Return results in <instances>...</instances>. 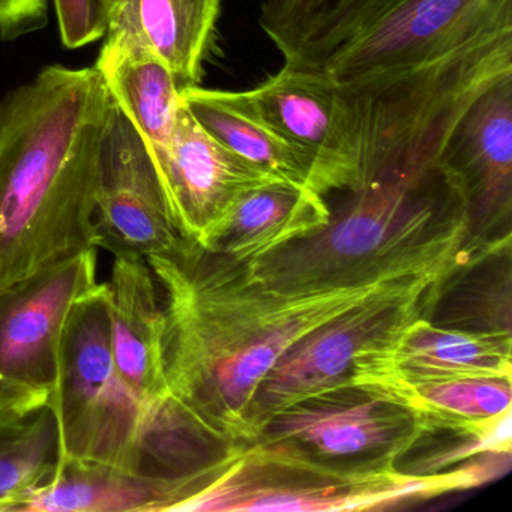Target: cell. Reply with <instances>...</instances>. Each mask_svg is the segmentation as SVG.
<instances>
[{
    "instance_id": "obj_18",
    "label": "cell",
    "mask_w": 512,
    "mask_h": 512,
    "mask_svg": "<svg viewBox=\"0 0 512 512\" xmlns=\"http://www.w3.org/2000/svg\"><path fill=\"white\" fill-rule=\"evenodd\" d=\"M116 106L134 125L152 160L166 151L182 98L167 65L142 47L104 40L97 64Z\"/></svg>"
},
{
    "instance_id": "obj_25",
    "label": "cell",
    "mask_w": 512,
    "mask_h": 512,
    "mask_svg": "<svg viewBox=\"0 0 512 512\" xmlns=\"http://www.w3.org/2000/svg\"><path fill=\"white\" fill-rule=\"evenodd\" d=\"M49 0H0V41L16 40L43 28Z\"/></svg>"
},
{
    "instance_id": "obj_7",
    "label": "cell",
    "mask_w": 512,
    "mask_h": 512,
    "mask_svg": "<svg viewBox=\"0 0 512 512\" xmlns=\"http://www.w3.org/2000/svg\"><path fill=\"white\" fill-rule=\"evenodd\" d=\"M425 433L424 421L385 392L341 383L281 410L253 440L334 466L379 469L395 467Z\"/></svg>"
},
{
    "instance_id": "obj_23",
    "label": "cell",
    "mask_w": 512,
    "mask_h": 512,
    "mask_svg": "<svg viewBox=\"0 0 512 512\" xmlns=\"http://www.w3.org/2000/svg\"><path fill=\"white\" fill-rule=\"evenodd\" d=\"M181 98L200 127L224 148L268 175L310 187L311 170L305 158L271 131L218 103L200 86L182 92Z\"/></svg>"
},
{
    "instance_id": "obj_8",
    "label": "cell",
    "mask_w": 512,
    "mask_h": 512,
    "mask_svg": "<svg viewBox=\"0 0 512 512\" xmlns=\"http://www.w3.org/2000/svg\"><path fill=\"white\" fill-rule=\"evenodd\" d=\"M512 34V0H397L323 65L337 83L406 70Z\"/></svg>"
},
{
    "instance_id": "obj_20",
    "label": "cell",
    "mask_w": 512,
    "mask_h": 512,
    "mask_svg": "<svg viewBox=\"0 0 512 512\" xmlns=\"http://www.w3.org/2000/svg\"><path fill=\"white\" fill-rule=\"evenodd\" d=\"M395 0H265L259 25L289 61L325 64Z\"/></svg>"
},
{
    "instance_id": "obj_22",
    "label": "cell",
    "mask_w": 512,
    "mask_h": 512,
    "mask_svg": "<svg viewBox=\"0 0 512 512\" xmlns=\"http://www.w3.org/2000/svg\"><path fill=\"white\" fill-rule=\"evenodd\" d=\"M58 464V425L52 407L0 412V512H20L26 500L53 478Z\"/></svg>"
},
{
    "instance_id": "obj_21",
    "label": "cell",
    "mask_w": 512,
    "mask_h": 512,
    "mask_svg": "<svg viewBox=\"0 0 512 512\" xmlns=\"http://www.w3.org/2000/svg\"><path fill=\"white\" fill-rule=\"evenodd\" d=\"M377 391L409 407L424 421L427 433L484 430L511 413L512 377L437 380Z\"/></svg>"
},
{
    "instance_id": "obj_4",
    "label": "cell",
    "mask_w": 512,
    "mask_h": 512,
    "mask_svg": "<svg viewBox=\"0 0 512 512\" xmlns=\"http://www.w3.org/2000/svg\"><path fill=\"white\" fill-rule=\"evenodd\" d=\"M509 461V455L487 454L413 475L394 466H334L260 440L230 443L212 461L208 484L179 511H383L479 487Z\"/></svg>"
},
{
    "instance_id": "obj_11",
    "label": "cell",
    "mask_w": 512,
    "mask_h": 512,
    "mask_svg": "<svg viewBox=\"0 0 512 512\" xmlns=\"http://www.w3.org/2000/svg\"><path fill=\"white\" fill-rule=\"evenodd\" d=\"M442 158L466 191V257L511 238L512 73L476 98L452 131Z\"/></svg>"
},
{
    "instance_id": "obj_17",
    "label": "cell",
    "mask_w": 512,
    "mask_h": 512,
    "mask_svg": "<svg viewBox=\"0 0 512 512\" xmlns=\"http://www.w3.org/2000/svg\"><path fill=\"white\" fill-rule=\"evenodd\" d=\"M220 10L221 0H107L104 40L154 53L182 94L202 80Z\"/></svg>"
},
{
    "instance_id": "obj_3",
    "label": "cell",
    "mask_w": 512,
    "mask_h": 512,
    "mask_svg": "<svg viewBox=\"0 0 512 512\" xmlns=\"http://www.w3.org/2000/svg\"><path fill=\"white\" fill-rule=\"evenodd\" d=\"M50 407L58 425L59 464L175 476L205 461L191 437L158 418L122 380L113 358L107 283L95 284L71 308Z\"/></svg>"
},
{
    "instance_id": "obj_14",
    "label": "cell",
    "mask_w": 512,
    "mask_h": 512,
    "mask_svg": "<svg viewBox=\"0 0 512 512\" xmlns=\"http://www.w3.org/2000/svg\"><path fill=\"white\" fill-rule=\"evenodd\" d=\"M107 286L116 368L134 395L173 427L167 413L170 397L164 374L163 305L148 260L137 254H115Z\"/></svg>"
},
{
    "instance_id": "obj_13",
    "label": "cell",
    "mask_w": 512,
    "mask_h": 512,
    "mask_svg": "<svg viewBox=\"0 0 512 512\" xmlns=\"http://www.w3.org/2000/svg\"><path fill=\"white\" fill-rule=\"evenodd\" d=\"M466 377H512V335L443 328L419 317L365 349L349 383L382 389Z\"/></svg>"
},
{
    "instance_id": "obj_5",
    "label": "cell",
    "mask_w": 512,
    "mask_h": 512,
    "mask_svg": "<svg viewBox=\"0 0 512 512\" xmlns=\"http://www.w3.org/2000/svg\"><path fill=\"white\" fill-rule=\"evenodd\" d=\"M449 274V272H448ZM446 274L401 278L388 289L344 311L290 347L260 383L247 415V442L277 413L310 395L349 383L353 365L368 347L427 317L434 289Z\"/></svg>"
},
{
    "instance_id": "obj_9",
    "label": "cell",
    "mask_w": 512,
    "mask_h": 512,
    "mask_svg": "<svg viewBox=\"0 0 512 512\" xmlns=\"http://www.w3.org/2000/svg\"><path fill=\"white\" fill-rule=\"evenodd\" d=\"M223 106L253 119L292 146L311 170L310 187L323 197L355 181L349 107L341 86L322 73L283 67L250 91H212Z\"/></svg>"
},
{
    "instance_id": "obj_2",
    "label": "cell",
    "mask_w": 512,
    "mask_h": 512,
    "mask_svg": "<svg viewBox=\"0 0 512 512\" xmlns=\"http://www.w3.org/2000/svg\"><path fill=\"white\" fill-rule=\"evenodd\" d=\"M112 107L95 67L52 65L0 98V287L97 248Z\"/></svg>"
},
{
    "instance_id": "obj_1",
    "label": "cell",
    "mask_w": 512,
    "mask_h": 512,
    "mask_svg": "<svg viewBox=\"0 0 512 512\" xmlns=\"http://www.w3.org/2000/svg\"><path fill=\"white\" fill-rule=\"evenodd\" d=\"M146 260L163 295L169 409L223 448L247 442L251 401L290 347L401 280L286 292L248 280L235 263L185 239Z\"/></svg>"
},
{
    "instance_id": "obj_10",
    "label": "cell",
    "mask_w": 512,
    "mask_h": 512,
    "mask_svg": "<svg viewBox=\"0 0 512 512\" xmlns=\"http://www.w3.org/2000/svg\"><path fill=\"white\" fill-rule=\"evenodd\" d=\"M95 247L148 257L176 250L178 235L139 131L113 101L101 142Z\"/></svg>"
},
{
    "instance_id": "obj_12",
    "label": "cell",
    "mask_w": 512,
    "mask_h": 512,
    "mask_svg": "<svg viewBox=\"0 0 512 512\" xmlns=\"http://www.w3.org/2000/svg\"><path fill=\"white\" fill-rule=\"evenodd\" d=\"M152 161L176 232L194 245L205 241L239 197L278 179L209 136L184 101L166 151Z\"/></svg>"
},
{
    "instance_id": "obj_15",
    "label": "cell",
    "mask_w": 512,
    "mask_h": 512,
    "mask_svg": "<svg viewBox=\"0 0 512 512\" xmlns=\"http://www.w3.org/2000/svg\"><path fill=\"white\" fill-rule=\"evenodd\" d=\"M211 461L175 476L74 461L62 463L53 478L26 500L20 512L179 511L208 484Z\"/></svg>"
},
{
    "instance_id": "obj_6",
    "label": "cell",
    "mask_w": 512,
    "mask_h": 512,
    "mask_svg": "<svg viewBox=\"0 0 512 512\" xmlns=\"http://www.w3.org/2000/svg\"><path fill=\"white\" fill-rule=\"evenodd\" d=\"M97 248L0 287V412L50 406L74 302L97 284Z\"/></svg>"
},
{
    "instance_id": "obj_19",
    "label": "cell",
    "mask_w": 512,
    "mask_h": 512,
    "mask_svg": "<svg viewBox=\"0 0 512 512\" xmlns=\"http://www.w3.org/2000/svg\"><path fill=\"white\" fill-rule=\"evenodd\" d=\"M427 319L443 328L511 335V239L457 263L437 283Z\"/></svg>"
},
{
    "instance_id": "obj_16",
    "label": "cell",
    "mask_w": 512,
    "mask_h": 512,
    "mask_svg": "<svg viewBox=\"0 0 512 512\" xmlns=\"http://www.w3.org/2000/svg\"><path fill=\"white\" fill-rule=\"evenodd\" d=\"M329 217L331 206L322 194L277 179L239 197L197 247L245 263L319 232Z\"/></svg>"
},
{
    "instance_id": "obj_24",
    "label": "cell",
    "mask_w": 512,
    "mask_h": 512,
    "mask_svg": "<svg viewBox=\"0 0 512 512\" xmlns=\"http://www.w3.org/2000/svg\"><path fill=\"white\" fill-rule=\"evenodd\" d=\"M59 34L67 49L103 40L107 31V0H53Z\"/></svg>"
}]
</instances>
